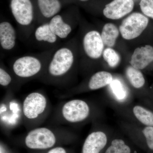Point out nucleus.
I'll return each mask as SVG.
<instances>
[{"label":"nucleus","mask_w":153,"mask_h":153,"mask_svg":"<svg viewBox=\"0 0 153 153\" xmlns=\"http://www.w3.org/2000/svg\"><path fill=\"white\" fill-rule=\"evenodd\" d=\"M23 123L27 130L41 126L51 111L48 97L41 91L28 94L22 103Z\"/></svg>","instance_id":"1"},{"label":"nucleus","mask_w":153,"mask_h":153,"mask_svg":"<svg viewBox=\"0 0 153 153\" xmlns=\"http://www.w3.org/2000/svg\"><path fill=\"white\" fill-rule=\"evenodd\" d=\"M95 112L94 107L88 102L78 99L70 100L57 106L53 119L59 124H77L91 119Z\"/></svg>","instance_id":"2"},{"label":"nucleus","mask_w":153,"mask_h":153,"mask_svg":"<svg viewBox=\"0 0 153 153\" xmlns=\"http://www.w3.org/2000/svg\"><path fill=\"white\" fill-rule=\"evenodd\" d=\"M68 130L62 128L38 127L29 131L25 138V144L32 149L53 148L59 139L71 134Z\"/></svg>","instance_id":"3"},{"label":"nucleus","mask_w":153,"mask_h":153,"mask_svg":"<svg viewBox=\"0 0 153 153\" xmlns=\"http://www.w3.org/2000/svg\"><path fill=\"white\" fill-rule=\"evenodd\" d=\"M74 61V55L70 49L63 47L58 49L47 67L48 76L52 80L63 78L71 70Z\"/></svg>","instance_id":"4"},{"label":"nucleus","mask_w":153,"mask_h":153,"mask_svg":"<svg viewBox=\"0 0 153 153\" xmlns=\"http://www.w3.org/2000/svg\"><path fill=\"white\" fill-rule=\"evenodd\" d=\"M7 95L1 103V123L3 126L12 128L23 123L22 104Z\"/></svg>","instance_id":"5"},{"label":"nucleus","mask_w":153,"mask_h":153,"mask_svg":"<svg viewBox=\"0 0 153 153\" xmlns=\"http://www.w3.org/2000/svg\"><path fill=\"white\" fill-rule=\"evenodd\" d=\"M149 22V19L140 13L131 14L124 19L120 26L123 38L129 40L138 37L147 27Z\"/></svg>","instance_id":"6"},{"label":"nucleus","mask_w":153,"mask_h":153,"mask_svg":"<svg viewBox=\"0 0 153 153\" xmlns=\"http://www.w3.org/2000/svg\"><path fill=\"white\" fill-rule=\"evenodd\" d=\"M43 70V65L38 58L25 56L17 59L13 65L14 74L21 78H30L38 75Z\"/></svg>","instance_id":"7"},{"label":"nucleus","mask_w":153,"mask_h":153,"mask_svg":"<svg viewBox=\"0 0 153 153\" xmlns=\"http://www.w3.org/2000/svg\"><path fill=\"white\" fill-rule=\"evenodd\" d=\"M10 8L14 18L19 25L27 26L33 22L34 11L30 0H11Z\"/></svg>","instance_id":"8"},{"label":"nucleus","mask_w":153,"mask_h":153,"mask_svg":"<svg viewBox=\"0 0 153 153\" xmlns=\"http://www.w3.org/2000/svg\"><path fill=\"white\" fill-rule=\"evenodd\" d=\"M104 45L101 35L97 31H90L85 34L83 38L84 51L91 59H98L101 56L103 52Z\"/></svg>","instance_id":"9"},{"label":"nucleus","mask_w":153,"mask_h":153,"mask_svg":"<svg viewBox=\"0 0 153 153\" xmlns=\"http://www.w3.org/2000/svg\"><path fill=\"white\" fill-rule=\"evenodd\" d=\"M134 7L133 0H114L105 5L103 15L108 19L117 20L131 12Z\"/></svg>","instance_id":"10"},{"label":"nucleus","mask_w":153,"mask_h":153,"mask_svg":"<svg viewBox=\"0 0 153 153\" xmlns=\"http://www.w3.org/2000/svg\"><path fill=\"white\" fill-rule=\"evenodd\" d=\"M107 136L102 131H94L88 135L83 143L82 153H100L107 143Z\"/></svg>","instance_id":"11"},{"label":"nucleus","mask_w":153,"mask_h":153,"mask_svg":"<svg viewBox=\"0 0 153 153\" xmlns=\"http://www.w3.org/2000/svg\"><path fill=\"white\" fill-rule=\"evenodd\" d=\"M153 61V47L150 45L137 48L134 51L130 61L134 68L142 70Z\"/></svg>","instance_id":"12"},{"label":"nucleus","mask_w":153,"mask_h":153,"mask_svg":"<svg viewBox=\"0 0 153 153\" xmlns=\"http://www.w3.org/2000/svg\"><path fill=\"white\" fill-rule=\"evenodd\" d=\"M16 33L13 25L8 22L0 24V44L3 49L11 50L15 47Z\"/></svg>","instance_id":"13"},{"label":"nucleus","mask_w":153,"mask_h":153,"mask_svg":"<svg viewBox=\"0 0 153 153\" xmlns=\"http://www.w3.org/2000/svg\"><path fill=\"white\" fill-rule=\"evenodd\" d=\"M114 80L112 74L106 71L96 72L90 77L87 84V89L90 91L98 90L105 87Z\"/></svg>","instance_id":"14"},{"label":"nucleus","mask_w":153,"mask_h":153,"mask_svg":"<svg viewBox=\"0 0 153 153\" xmlns=\"http://www.w3.org/2000/svg\"><path fill=\"white\" fill-rule=\"evenodd\" d=\"M49 24L52 32L58 38L64 39L71 33V26L64 22L60 15H57L52 17Z\"/></svg>","instance_id":"15"},{"label":"nucleus","mask_w":153,"mask_h":153,"mask_svg":"<svg viewBox=\"0 0 153 153\" xmlns=\"http://www.w3.org/2000/svg\"><path fill=\"white\" fill-rule=\"evenodd\" d=\"M38 4L41 13L48 19L55 16L61 10L59 0H38Z\"/></svg>","instance_id":"16"},{"label":"nucleus","mask_w":153,"mask_h":153,"mask_svg":"<svg viewBox=\"0 0 153 153\" xmlns=\"http://www.w3.org/2000/svg\"><path fill=\"white\" fill-rule=\"evenodd\" d=\"M119 35L117 27L112 23H107L103 27L101 36L104 45L112 47L114 46Z\"/></svg>","instance_id":"17"},{"label":"nucleus","mask_w":153,"mask_h":153,"mask_svg":"<svg viewBox=\"0 0 153 153\" xmlns=\"http://www.w3.org/2000/svg\"><path fill=\"white\" fill-rule=\"evenodd\" d=\"M134 116L139 122L146 126H153V112L139 105H136L132 109Z\"/></svg>","instance_id":"18"},{"label":"nucleus","mask_w":153,"mask_h":153,"mask_svg":"<svg viewBox=\"0 0 153 153\" xmlns=\"http://www.w3.org/2000/svg\"><path fill=\"white\" fill-rule=\"evenodd\" d=\"M126 74L129 82L134 88L139 89L144 85L145 78L140 70L131 65L126 68Z\"/></svg>","instance_id":"19"},{"label":"nucleus","mask_w":153,"mask_h":153,"mask_svg":"<svg viewBox=\"0 0 153 153\" xmlns=\"http://www.w3.org/2000/svg\"><path fill=\"white\" fill-rule=\"evenodd\" d=\"M35 36L38 41H44L50 44L56 42L57 38L50 29L49 24H45L39 26L35 31Z\"/></svg>","instance_id":"20"},{"label":"nucleus","mask_w":153,"mask_h":153,"mask_svg":"<svg viewBox=\"0 0 153 153\" xmlns=\"http://www.w3.org/2000/svg\"><path fill=\"white\" fill-rule=\"evenodd\" d=\"M131 149L126 144L123 140L115 139L111 142V144L107 149L105 153H131Z\"/></svg>","instance_id":"21"},{"label":"nucleus","mask_w":153,"mask_h":153,"mask_svg":"<svg viewBox=\"0 0 153 153\" xmlns=\"http://www.w3.org/2000/svg\"><path fill=\"white\" fill-rule=\"evenodd\" d=\"M103 57L111 68H115L120 62V55L114 49L111 48H107L105 49L103 52Z\"/></svg>","instance_id":"22"},{"label":"nucleus","mask_w":153,"mask_h":153,"mask_svg":"<svg viewBox=\"0 0 153 153\" xmlns=\"http://www.w3.org/2000/svg\"><path fill=\"white\" fill-rule=\"evenodd\" d=\"M110 87L113 91L114 94L115 96L118 99L121 100L122 98L121 95L123 96L125 95V91L123 86L121 82L116 79H114L112 82L110 84Z\"/></svg>","instance_id":"23"},{"label":"nucleus","mask_w":153,"mask_h":153,"mask_svg":"<svg viewBox=\"0 0 153 153\" xmlns=\"http://www.w3.org/2000/svg\"><path fill=\"white\" fill-rule=\"evenodd\" d=\"M140 5L143 13L153 19V0H141Z\"/></svg>","instance_id":"24"},{"label":"nucleus","mask_w":153,"mask_h":153,"mask_svg":"<svg viewBox=\"0 0 153 153\" xmlns=\"http://www.w3.org/2000/svg\"><path fill=\"white\" fill-rule=\"evenodd\" d=\"M148 147L153 150V126H146L142 130Z\"/></svg>","instance_id":"25"},{"label":"nucleus","mask_w":153,"mask_h":153,"mask_svg":"<svg viewBox=\"0 0 153 153\" xmlns=\"http://www.w3.org/2000/svg\"><path fill=\"white\" fill-rule=\"evenodd\" d=\"M12 76L7 71L1 67L0 68V85L3 87H7L12 82Z\"/></svg>","instance_id":"26"},{"label":"nucleus","mask_w":153,"mask_h":153,"mask_svg":"<svg viewBox=\"0 0 153 153\" xmlns=\"http://www.w3.org/2000/svg\"><path fill=\"white\" fill-rule=\"evenodd\" d=\"M47 153H67L65 149L61 147H56L52 148Z\"/></svg>","instance_id":"27"},{"label":"nucleus","mask_w":153,"mask_h":153,"mask_svg":"<svg viewBox=\"0 0 153 153\" xmlns=\"http://www.w3.org/2000/svg\"><path fill=\"white\" fill-rule=\"evenodd\" d=\"M79 1H88V0H79Z\"/></svg>","instance_id":"28"}]
</instances>
